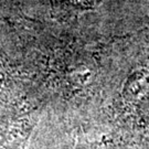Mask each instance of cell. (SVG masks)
Listing matches in <instances>:
<instances>
[{
  "instance_id": "1",
  "label": "cell",
  "mask_w": 149,
  "mask_h": 149,
  "mask_svg": "<svg viewBox=\"0 0 149 149\" xmlns=\"http://www.w3.org/2000/svg\"><path fill=\"white\" fill-rule=\"evenodd\" d=\"M55 16L71 18L84 11L94 10L101 0H50Z\"/></svg>"
}]
</instances>
